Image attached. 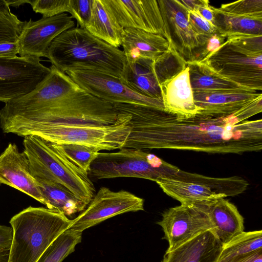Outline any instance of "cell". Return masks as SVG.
<instances>
[{
  "label": "cell",
  "instance_id": "cell-20",
  "mask_svg": "<svg viewBox=\"0 0 262 262\" xmlns=\"http://www.w3.org/2000/svg\"><path fill=\"white\" fill-rule=\"evenodd\" d=\"M164 111L179 118H189L199 114L187 65L161 87Z\"/></svg>",
  "mask_w": 262,
  "mask_h": 262
},
{
  "label": "cell",
  "instance_id": "cell-10",
  "mask_svg": "<svg viewBox=\"0 0 262 262\" xmlns=\"http://www.w3.org/2000/svg\"><path fill=\"white\" fill-rule=\"evenodd\" d=\"M65 73L85 92L113 105L129 104L164 110L162 100L134 91L113 75L89 70H68Z\"/></svg>",
  "mask_w": 262,
  "mask_h": 262
},
{
  "label": "cell",
  "instance_id": "cell-22",
  "mask_svg": "<svg viewBox=\"0 0 262 262\" xmlns=\"http://www.w3.org/2000/svg\"><path fill=\"white\" fill-rule=\"evenodd\" d=\"M223 246L213 230H209L166 251L162 262H217Z\"/></svg>",
  "mask_w": 262,
  "mask_h": 262
},
{
  "label": "cell",
  "instance_id": "cell-21",
  "mask_svg": "<svg viewBox=\"0 0 262 262\" xmlns=\"http://www.w3.org/2000/svg\"><path fill=\"white\" fill-rule=\"evenodd\" d=\"M128 64L140 59L155 61L176 50L162 35L134 28H124L121 46Z\"/></svg>",
  "mask_w": 262,
  "mask_h": 262
},
{
  "label": "cell",
  "instance_id": "cell-3",
  "mask_svg": "<svg viewBox=\"0 0 262 262\" xmlns=\"http://www.w3.org/2000/svg\"><path fill=\"white\" fill-rule=\"evenodd\" d=\"M116 122L108 125L31 122L1 126L4 133L19 136L34 135L57 144H76L101 150L120 149L130 132V116L117 112Z\"/></svg>",
  "mask_w": 262,
  "mask_h": 262
},
{
  "label": "cell",
  "instance_id": "cell-37",
  "mask_svg": "<svg viewBox=\"0 0 262 262\" xmlns=\"http://www.w3.org/2000/svg\"><path fill=\"white\" fill-rule=\"evenodd\" d=\"M12 238V227L0 225V253L10 250Z\"/></svg>",
  "mask_w": 262,
  "mask_h": 262
},
{
  "label": "cell",
  "instance_id": "cell-15",
  "mask_svg": "<svg viewBox=\"0 0 262 262\" xmlns=\"http://www.w3.org/2000/svg\"><path fill=\"white\" fill-rule=\"evenodd\" d=\"M48 75L31 92L5 103L0 118L34 111L82 90L67 74L52 65Z\"/></svg>",
  "mask_w": 262,
  "mask_h": 262
},
{
  "label": "cell",
  "instance_id": "cell-19",
  "mask_svg": "<svg viewBox=\"0 0 262 262\" xmlns=\"http://www.w3.org/2000/svg\"><path fill=\"white\" fill-rule=\"evenodd\" d=\"M0 184L16 189L46 205L26 155L20 152L14 143H10L0 155Z\"/></svg>",
  "mask_w": 262,
  "mask_h": 262
},
{
  "label": "cell",
  "instance_id": "cell-25",
  "mask_svg": "<svg viewBox=\"0 0 262 262\" xmlns=\"http://www.w3.org/2000/svg\"><path fill=\"white\" fill-rule=\"evenodd\" d=\"M214 26L226 38L237 35H262V12L235 14L214 8Z\"/></svg>",
  "mask_w": 262,
  "mask_h": 262
},
{
  "label": "cell",
  "instance_id": "cell-5",
  "mask_svg": "<svg viewBox=\"0 0 262 262\" xmlns=\"http://www.w3.org/2000/svg\"><path fill=\"white\" fill-rule=\"evenodd\" d=\"M117 118L113 105L82 89L37 110L0 118V126L31 122L108 125Z\"/></svg>",
  "mask_w": 262,
  "mask_h": 262
},
{
  "label": "cell",
  "instance_id": "cell-13",
  "mask_svg": "<svg viewBox=\"0 0 262 262\" xmlns=\"http://www.w3.org/2000/svg\"><path fill=\"white\" fill-rule=\"evenodd\" d=\"M141 210H144L142 198L126 190L114 191L102 187L82 212L72 220L69 228L82 232L116 215Z\"/></svg>",
  "mask_w": 262,
  "mask_h": 262
},
{
  "label": "cell",
  "instance_id": "cell-11",
  "mask_svg": "<svg viewBox=\"0 0 262 262\" xmlns=\"http://www.w3.org/2000/svg\"><path fill=\"white\" fill-rule=\"evenodd\" d=\"M199 114L212 116H234L243 120L261 112L262 96L256 91L237 89L193 92Z\"/></svg>",
  "mask_w": 262,
  "mask_h": 262
},
{
  "label": "cell",
  "instance_id": "cell-36",
  "mask_svg": "<svg viewBox=\"0 0 262 262\" xmlns=\"http://www.w3.org/2000/svg\"><path fill=\"white\" fill-rule=\"evenodd\" d=\"M220 9L235 14H248L262 12V1H241L223 5Z\"/></svg>",
  "mask_w": 262,
  "mask_h": 262
},
{
  "label": "cell",
  "instance_id": "cell-24",
  "mask_svg": "<svg viewBox=\"0 0 262 262\" xmlns=\"http://www.w3.org/2000/svg\"><path fill=\"white\" fill-rule=\"evenodd\" d=\"M30 169L45 200L47 208L71 216L83 211L88 206L51 176L31 165Z\"/></svg>",
  "mask_w": 262,
  "mask_h": 262
},
{
  "label": "cell",
  "instance_id": "cell-32",
  "mask_svg": "<svg viewBox=\"0 0 262 262\" xmlns=\"http://www.w3.org/2000/svg\"><path fill=\"white\" fill-rule=\"evenodd\" d=\"M27 21L0 13V43L16 42Z\"/></svg>",
  "mask_w": 262,
  "mask_h": 262
},
{
  "label": "cell",
  "instance_id": "cell-41",
  "mask_svg": "<svg viewBox=\"0 0 262 262\" xmlns=\"http://www.w3.org/2000/svg\"><path fill=\"white\" fill-rule=\"evenodd\" d=\"M9 251L0 253V262H8Z\"/></svg>",
  "mask_w": 262,
  "mask_h": 262
},
{
  "label": "cell",
  "instance_id": "cell-28",
  "mask_svg": "<svg viewBox=\"0 0 262 262\" xmlns=\"http://www.w3.org/2000/svg\"><path fill=\"white\" fill-rule=\"evenodd\" d=\"M187 65L189 67L190 81L193 92L237 89L247 90L220 77L201 62H191Z\"/></svg>",
  "mask_w": 262,
  "mask_h": 262
},
{
  "label": "cell",
  "instance_id": "cell-33",
  "mask_svg": "<svg viewBox=\"0 0 262 262\" xmlns=\"http://www.w3.org/2000/svg\"><path fill=\"white\" fill-rule=\"evenodd\" d=\"M70 0H30V5L36 13L47 18L62 13H69Z\"/></svg>",
  "mask_w": 262,
  "mask_h": 262
},
{
  "label": "cell",
  "instance_id": "cell-8",
  "mask_svg": "<svg viewBox=\"0 0 262 262\" xmlns=\"http://www.w3.org/2000/svg\"><path fill=\"white\" fill-rule=\"evenodd\" d=\"M163 191L182 204L210 202L244 192L248 183L238 176L213 178L180 169L156 182Z\"/></svg>",
  "mask_w": 262,
  "mask_h": 262
},
{
  "label": "cell",
  "instance_id": "cell-38",
  "mask_svg": "<svg viewBox=\"0 0 262 262\" xmlns=\"http://www.w3.org/2000/svg\"><path fill=\"white\" fill-rule=\"evenodd\" d=\"M18 52L19 48L17 41L0 43V57L15 58Z\"/></svg>",
  "mask_w": 262,
  "mask_h": 262
},
{
  "label": "cell",
  "instance_id": "cell-34",
  "mask_svg": "<svg viewBox=\"0 0 262 262\" xmlns=\"http://www.w3.org/2000/svg\"><path fill=\"white\" fill-rule=\"evenodd\" d=\"M187 18L192 30L200 38L201 44L203 38L218 33L216 27L205 19L197 10L188 9Z\"/></svg>",
  "mask_w": 262,
  "mask_h": 262
},
{
  "label": "cell",
  "instance_id": "cell-2",
  "mask_svg": "<svg viewBox=\"0 0 262 262\" xmlns=\"http://www.w3.org/2000/svg\"><path fill=\"white\" fill-rule=\"evenodd\" d=\"M47 58L64 73L72 70H95L118 77L123 82L128 69L122 50L77 27L63 32L52 41Z\"/></svg>",
  "mask_w": 262,
  "mask_h": 262
},
{
  "label": "cell",
  "instance_id": "cell-31",
  "mask_svg": "<svg viewBox=\"0 0 262 262\" xmlns=\"http://www.w3.org/2000/svg\"><path fill=\"white\" fill-rule=\"evenodd\" d=\"M56 144L71 161L88 173L92 163L99 154L97 149L86 145L76 144Z\"/></svg>",
  "mask_w": 262,
  "mask_h": 262
},
{
  "label": "cell",
  "instance_id": "cell-4",
  "mask_svg": "<svg viewBox=\"0 0 262 262\" xmlns=\"http://www.w3.org/2000/svg\"><path fill=\"white\" fill-rule=\"evenodd\" d=\"M9 223L13 238L8 262H37L72 220L56 210L29 206L12 216Z\"/></svg>",
  "mask_w": 262,
  "mask_h": 262
},
{
  "label": "cell",
  "instance_id": "cell-30",
  "mask_svg": "<svg viewBox=\"0 0 262 262\" xmlns=\"http://www.w3.org/2000/svg\"><path fill=\"white\" fill-rule=\"evenodd\" d=\"M81 240L82 232L68 228L48 246L37 262H62Z\"/></svg>",
  "mask_w": 262,
  "mask_h": 262
},
{
  "label": "cell",
  "instance_id": "cell-17",
  "mask_svg": "<svg viewBox=\"0 0 262 262\" xmlns=\"http://www.w3.org/2000/svg\"><path fill=\"white\" fill-rule=\"evenodd\" d=\"M172 47L186 63L199 60L201 41L189 25L181 1H157Z\"/></svg>",
  "mask_w": 262,
  "mask_h": 262
},
{
  "label": "cell",
  "instance_id": "cell-1",
  "mask_svg": "<svg viewBox=\"0 0 262 262\" xmlns=\"http://www.w3.org/2000/svg\"><path fill=\"white\" fill-rule=\"evenodd\" d=\"M129 114L130 132L124 148L172 149L242 154L262 148V120L199 114L179 118L164 110L129 104L114 105Z\"/></svg>",
  "mask_w": 262,
  "mask_h": 262
},
{
  "label": "cell",
  "instance_id": "cell-16",
  "mask_svg": "<svg viewBox=\"0 0 262 262\" xmlns=\"http://www.w3.org/2000/svg\"><path fill=\"white\" fill-rule=\"evenodd\" d=\"M102 1L115 20L123 28L138 29L162 35L172 46L157 1Z\"/></svg>",
  "mask_w": 262,
  "mask_h": 262
},
{
  "label": "cell",
  "instance_id": "cell-23",
  "mask_svg": "<svg viewBox=\"0 0 262 262\" xmlns=\"http://www.w3.org/2000/svg\"><path fill=\"white\" fill-rule=\"evenodd\" d=\"M213 226V231L223 245L244 231V219L236 207L225 198L202 203Z\"/></svg>",
  "mask_w": 262,
  "mask_h": 262
},
{
  "label": "cell",
  "instance_id": "cell-40",
  "mask_svg": "<svg viewBox=\"0 0 262 262\" xmlns=\"http://www.w3.org/2000/svg\"><path fill=\"white\" fill-rule=\"evenodd\" d=\"M7 3L9 6H11L15 7H18L19 6L25 3L30 4V0H20V1H10L6 0Z\"/></svg>",
  "mask_w": 262,
  "mask_h": 262
},
{
  "label": "cell",
  "instance_id": "cell-18",
  "mask_svg": "<svg viewBox=\"0 0 262 262\" xmlns=\"http://www.w3.org/2000/svg\"><path fill=\"white\" fill-rule=\"evenodd\" d=\"M75 27L72 17L67 13L36 21H27L17 43L20 57H47L52 41L63 32Z\"/></svg>",
  "mask_w": 262,
  "mask_h": 262
},
{
  "label": "cell",
  "instance_id": "cell-14",
  "mask_svg": "<svg viewBox=\"0 0 262 262\" xmlns=\"http://www.w3.org/2000/svg\"><path fill=\"white\" fill-rule=\"evenodd\" d=\"M164 232L171 251L199 234L213 230L210 219L202 203L182 204L171 207L163 214L157 223Z\"/></svg>",
  "mask_w": 262,
  "mask_h": 262
},
{
  "label": "cell",
  "instance_id": "cell-6",
  "mask_svg": "<svg viewBox=\"0 0 262 262\" xmlns=\"http://www.w3.org/2000/svg\"><path fill=\"white\" fill-rule=\"evenodd\" d=\"M24 137L23 151L30 165L52 177L88 206L95 192L88 173L71 161L56 144L37 136Z\"/></svg>",
  "mask_w": 262,
  "mask_h": 262
},
{
  "label": "cell",
  "instance_id": "cell-9",
  "mask_svg": "<svg viewBox=\"0 0 262 262\" xmlns=\"http://www.w3.org/2000/svg\"><path fill=\"white\" fill-rule=\"evenodd\" d=\"M262 52L252 51L228 40L199 62L220 77L252 91L262 90Z\"/></svg>",
  "mask_w": 262,
  "mask_h": 262
},
{
  "label": "cell",
  "instance_id": "cell-26",
  "mask_svg": "<svg viewBox=\"0 0 262 262\" xmlns=\"http://www.w3.org/2000/svg\"><path fill=\"white\" fill-rule=\"evenodd\" d=\"M85 29L114 47L119 48L121 46L124 28L117 22L102 0H93L91 17Z\"/></svg>",
  "mask_w": 262,
  "mask_h": 262
},
{
  "label": "cell",
  "instance_id": "cell-12",
  "mask_svg": "<svg viewBox=\"0 0 262 262\" xmlns=\"http://www.w3.org/2000/svg\"><path fill=\"white\" fill-rule=\"evenodd\" d=\"M40 58L0 57V101L6 103L27 95L49 74Z\"/></svg>",
  "mask_w": 262,
  "mask_h": 262
},
{
  "label": "cell",
  "instance_id": "cell-29",
  "mask_svg": "<svg viewBox=\"0 0 262 262\" xmlns=\"http://www.w3.org/2000/svg\"><path fill=\"white\" fill-rule=\"evenodd\" d=\"M262 249V231L243 232L223 245L217 262H226Z\"/></svg>",
  "mask_w": 262,
  "mask_h": 262
},
{
  "label": "cell",
  "instance_id": "cell-7",
  "mask_svg": "<svg viewBox=\"0 0 262 262\" xmlns=\"http://www.w3.org/2000/svg\"><path fill=\"white\" fill-rule=\"evenodd\" d=\"M119 149L115 152H99L88 174L98 180L130 177L156 182L180 169L144 150L124 147Z\"/></svg>",
  "mask_w": 262,
  "mask_h": 262
},
{
  "label": "cell",
  "instance_id": "cell-39",
  "mask_svg": "<svg viewBox=\"0 0 262 262\" xmlns=\"http://www.w3.org/2000/svg\"><path fill=\"white\" fill-rule=\"evenodd\" d=\"M226 262H262V249Z\"/></svg>",
  "mask_w": 262,
  "mask_h": 262
},
{
  "label": "cell",
  "instance_id": "cell-35",
  "mask_svg": "<svg viewBox=\"0 0 262 262\" xmlns=\"http://www.w3.org/2000/svg\"><path fill=\"white\" fill-rule=\"evenodd\" d=\"M93 3V0H70L69 13L76 19L77 27L85 29L91 17Z\"/></svg>",
  "mask_w": 262,
  "mask_h": 262
},
{
  "label": "cell",
  "instance_id": "cell-27",
  "mask_svg": "<svg viewBox=\"0 0 262 262\" xmlns=\"http://www.w3.org/2000/svg\"><path fill=\"white\" fill-rule=\"evenodd\" d=\"M154 62L150 59H140L128 63L124 83L143 96L162 100L161 86L154 71Z\"/></svg>",
  "mask_w": 262,
  "mask_h": 262
}]
</instances>
